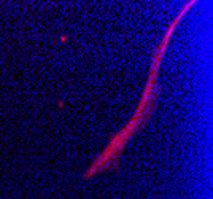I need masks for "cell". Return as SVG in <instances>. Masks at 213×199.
Here are the masks:
<instances>
[{"label": "cell", "mask_w": 213, "mask_h": 199, "mask_svg": "<svg viewBox=\"0 0 213 199\" xmlns=\"http://www.w3.org/2000/svg\"><path fill=\"white\" fill-rule=\"evenodd\" d=\"M196 5V2H188L184 5V8L181 10V13L173 19V22L170 24V27L165 32V37L162 38L161 45L157 46L156 49V54H154V59H153V64H151V70H150V77H148V81H146V86H145V91L141 94V101L134 113V116L127 121V124L113 135V139L108 142V145L105 146V150L92 161V164L88 167V170L84 172L83 179L88 180V179H92L94 175L97 174H102L105 170H108L110 167H118L120 164V158L124 152V146L127 145V142L134 137V134L143 126L146 123V119L150 118V115L153 113L154 110V105H156V99H157V75H159V64L162 61V56L165 53V49L169 46V41H170V37L175 30V27L181 22L184 13L188 10H191L193 7Z\"/></svg>", "instance_id": "1"}]
</instances>
